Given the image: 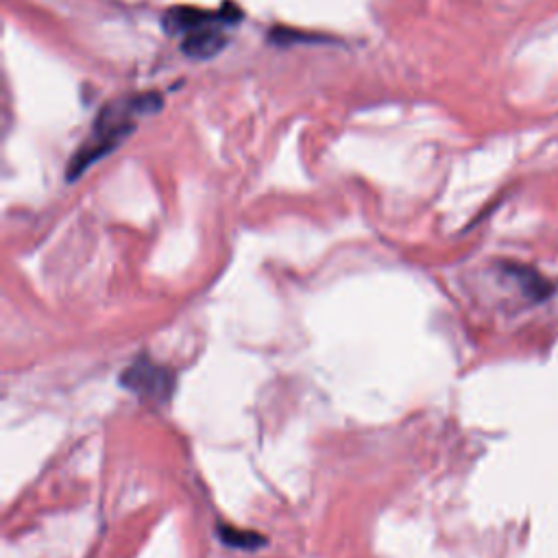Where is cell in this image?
<instances>
[{
    "label": "cell",
    "mask_w": 558,
    "mask_h": 558,
    "mask_svg": "<svg viewBox=\"0 0 558 558\" xmlns=\"http://www.w3.org/2000/svg\"><path fill=\"white\" fill-rule=\"evenodd\" d=\"M242 11L234 3H225L218 11L199 7H173L166 11L164 27L171 35L181 38V48L188 57L208 59L221 53L227 44L225 27L236 24Z\"/></svg>",
    "instance_id": "cell-2"
},
{
    "label": "cell",
    "mask_w": 558,
    "mask_h": 558,
    "mask_svg": "<svg viewBox=\"0 0 558 558\" xmlns=\"http://www.w3.org/2000/svg\"><path fill=\"white\" fill-rule=\"evenodd\" d=\"M127 388L136 391L138 395L151 397V399H166L173 391V378L171 373L155 367L149 360H136L133 365L123 373L120 378Z\"/></svg>",
    "instance_id": "cell-3"
},
{
    "label": "cell",
    "mask_w": 558,
    "mask_h": 558,
    "mask_svg": "<svg viewBox=\"0 0 558 558\" xmlns=\"http://www.w3.org/2000/svg\"><path fill=\"white\" fill-rule=\"evenodd\" d=\"M162 99L157 94H138L129 99H118L101 109L96 116L90 136L81 144L79 151L72 155L68 164V179H77L83 171H88L92 164H96L101 157L109 155L114 149L125 142L129 133L136 129V118L144 114H153L160 109Z\"/></svg>",
    "instance_id": "cell-1"
}]
</instances>
